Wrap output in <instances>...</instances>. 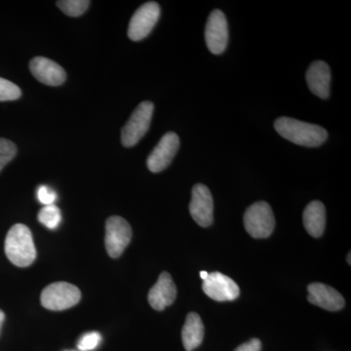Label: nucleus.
I'll return each mask as SVG.
<instances>
[{"label":"nucleus","instance_id":"nucleus-1","mask_svg":"<svg viewBox=\"0 0 351 351\" xmlns=\"http://www.w3.org/2000/svg\"><path fill=\"white\" fill-rule=\"evenodd\" d=\"M274 128L281 137L302 147H320L328 138V132L323 127L291 117L276 119Z\"/></svg>","mask_w":351,"mask_h":351},{"label":"nucleus","instance_id":"nucleus-2","mask_svg":"<svg viewBox=\"0 0 351 351\" xmlns=\"http://www.w3.org/2000/svg\"><path fill=\"white\" fill-rule=\"evenodd\" d=\"M5 254L13 265L29 267L36 261V250L29 228L17 223L10 228L5 239Z\"/></svg>","mask_w":351,"mask_h":351},{"label":"nucleus","instance_id":"nucleus-3","mask_svg":"<svg viewBox=\"0 0 351 351\" xmlns=\"http://www.w3.org/2000/svg\"><path fill=\"white\" fill-rule=\"evenodd\" d=\"M244 226L254 239L270 237L276 228V219L269 203L258 201L251 205L244 214Z\"/></svg>","mask_w":351,"mask_h":351},{"label":"nucleus","instance_id":"nucleus-4","mask_svg":"<svg viewBox=\"0 0 351 351\" xmlns=\"http://www.w3.org/2000/svg\"><path fill=\"white\" fill-rule=\"evenodd\" d=\"M154 105L152 101H143L136 108L122 128L121 142L125 147H132L140 142L151 126Z\"/></svg>","mask_w":351,"mask_h":351},{"label":"nucleus","instance_id":"nucleus-5","mask_svg":"<svg viewBox=\"0 0 351 351\" xmlns=\"http://www.w3.org/2000/svg\"><path fill=\"white\" fill-rule=\"evenodd\" d=\"M82 299L80 289L73 284L56 282L50 284L41 293V304L53 311H61L77 304Z\"/></svg>","mask_w":351,"mask_h":351},{"label":"nucleus","instance_id":"nucleus-6","mask_svg":"<svg viewBox=\"0 0 351 351\" xmlns=\"http://www.w3.org/2000/svg\"><path fill=\"white\" fill-rule=\"evenodd\" d=\"M160 17V6L157 2L143 4L132 16L129 23L128 36L131 40L140 41L147 38L156 27Z\"/></svg>","mask_w":351,"mask_h":351},{"label":"nucleus","instance_id":"nucleus-7","mask_svg":"<svg viewBox=\"0 0 351 351\" xmlns=\"http://www.w3.org/2000/svg\"><path fill=\"white\" fill-rule=\"evenodd\" d=\"M132 228L121 217L112 216L106 223V248L110 257H120L130 243Z\"/></svg>","mask_w":351,"mask_h":351},{"label":"nucleus","instance_id":"nucleus-8","mask_svg":"<svg viewBox=\"0 0 351 351\" xmlns=\"http://www.w3.org/2000/svg\"><path fill=\"white\" fill-rule=\"evenodd\" d=\"M205 40L210 52L219 55L225 52L228 43V25L226 15L221 10L210 14L205 27Z\"/></svg>","mask_w":351,"mask_h":351},{"label":"nucleus","instance_id":"nucleus-9","mask_svg":"<svg viewBox=\"0 0 351 351\" xmlns=\"http://www.w3.org/2000/svg\"><path fill=\"white\" fill-rule=\"evenodd\" d=\"M189 213L202 228L211 226L214 221V202L211 191L205 184H197L193 186Z\"/></svg>","mask_w":351,"mask_h":351},{"label":"nucleus","instance_id":"nucleus-10","mask_svg":"<svg viewBox=\"0 0 351 351\" xmlns=\"http://www.w3.org/2000/svg\"><path fill=\"white\" fill-rule=\"evenodd\" d=\"M179 147L180 138L177 134L174 132L166 133L147 157V168L152 173L165 170L172 162Z\"/></svg>","mask_w":351,"mask_h":351},{"label":"nucleus","instance_id":"nucleus-11","mask_svg":"<svg viewBox=\"0 0 351 351\" xmlns=\"http://www.w3.org/2000/svg\"><path fill=\"white\" fill-rule=\"evenodd\" d=\"M202 289L208 297L217 302L234 301L240 295L239 285L221 272L209 274L203 281Z\"/></svg>","mask_w":351,"mask_h":351},{"label":"nucleus","instance_id":"nucleus-12","mask_svg":"<svg viewBox=\"0 0 351 351\" xmlns=\"http://www.w3.org/2000/svg\"><path fill=\"white\" fill-rule=\"evenodd\" d=\"M307 300L314 306L328 311H339L345 306V299L336 289L323 283H313L307 286Z\"/></svg>","mask_w":351,"mask_h":351},{"label":"nucleus","instance_id":"nucleus-13","mask_svg":"<svg viewBox=\"0 0 351 351\" xmlns=\"http://www.w3.org/2000/svg\"><path fill=\"white\" fill-rule=\"evenodd\" d=\"M32 75L43 84L59 86L66 82L64 69L52 60L44 57H36L29 63Z\"/></svg>","mask_w":351,"mask_h":351},{"label":"nucleus","instance_id":"nucleus-14","mask_svg":"<svg viewBox=\"0 0 351 351\" xmlns=\"http://www.w3.org/2000/svg\"><path fill=\"white\" fill-rule=\"evenodd\" d=\"M306 83L311 91L320 99L329 98L331 92V71L323 61L313 62L306 71Z\"/></svg>","mask_w":351,"mask_h":351},{"label":"nucleus","instance_id":"nucleus-15","mask_svg":"<svg viewBox=\"0 0 351 351\" xmlns=\"http://www.w3.org/2000/svg\"><path fill=\"white\" fill-rule=\"evenodd\" d=\"M177 297V288L172 276L164 271L158 277V280L149 290V302L152 308L161 311L171 306Z\"/></svg>","mask_w":351,"mask_h":351},{"label":"nucleus","instance_id":"nucleus-16","mask_svg":"<svg viewBox=\"0 0 351 351\" xmlns=\"http://www.w3.org/2000/svg\"><path fill=\"white\" fill-rule=\"evenodd\" d=\"M304 225L306 232L318 239L323 234L326 226V209L320 201H313L304 212Z\"/></svg>","mask_w":351,"mask_h":351},{"label":"nucleus","instance_id":"nucleus-17","mask_svg":"<svg viewBox=\"0 0 351 351\" xmlns=\"http://www.w3.org/2000/svg\"><path fill=\"white\" fill-rule=\"evenodd\" d=\"M204 339V325L197 313H191L186 316L182 330V345L186 351H193L202 343Z\"/></svg>","mask_w":351,"mask_h":351},{"label":"nucleus","instance_id":"nucleus-18","mask_svg":"<svg viewBox=\"0 0 351 351\" xmlns=\"http://www.w3.org/2000/svg\"><path fill=\"white\" fill-rule=\"evenodd\" d=\"M38 221L49 230H56L62 221L61 210L56 205H47L39 211Z\"/></svg>","mask_w":351,"mask_h":351},{"label":"nucleus","instance_id":"nucleus-19","mask_svg":"<svg viewBox=\"0 0 351 351\" xmlns=\"http://www.w3.org/2000/svg\"><path fill=\"white\" fill-rule=\"evenodd\" d=\"M57 5L66 15L78 17L87 10L90 1L87 0H62L58 1Z\"/></svg>","mask_w":351,"mask_h":351},{"label":"nucleus","instance_id":"nucleus-20","mask_svg":"<svg viewBox=\"0 0 351 351\" xmlns=\"http://www.w3.org/2000/svg\"><path fill=\"white\" fill-rule=\"evenodd\" d=\"M21 96L22 91L17 85L0 77V101L18 100Z\"/></svg>","mask_w":351,"mask_h":351},{"label":"nucleus","instance_id":"nucleus-21","mask_svg":"<svg viewBox=\"0 0 351 351\" xmlns=\"http://www.w3.org/2000/svg\"><path fill=\"white\" fill-rule=\"evenodd\" d=\"M17 154V147L11 141L0 138V172Z\"/></svg>","mask_w":351,"mask_h":351},{"label":"nucleus","instance_id":"nucleus-22","mask_svg":"<svg viewBox=\"0 0 351 351\" xmlns=\"http://www.w3.org/2000/svg\"><path fill=\"white\" fill-rule=\"evenodd\" d=\"M101 343V336L100 332H86L78 341L77 348L80 351H91L96 350Z\"/></svg>","mask_w":351,"mask_h":351},{"label":"nucleus","instance_id":"nucleus-23","mask_svg":"<svg viewBox=\"0 0 351 351\" xmlns=\"http://www.w3.org/2000/svg\"><path fill=\"white\" fill-rule=\"evenodd\" d=\"M38 198L41 204L52 205L57 199V193L47 186H40L38 189Z\"/></svg>","mask_w":351,"mask_h":351},{"label":"nucleus","instance_id":"nucleus-24","mask_svg":"<svg viewBox=\"0 0 351 351\" xmlns=\"http://www.w3.org/2000/svg\"><path fill=\"white\" fill-rule=\"evenodd\" d=\"M262 343L258 339H252L243 345L239 346L234 351H261Z\"/></svg>","mask_w":351,"mask_h":351},{"label":"nucleus","instance_id":"nucleus-25","mask_svg":"<svg viewBox=\"0 0 351 351\" xmlns=\"http://www.w3.org/2000/svg\"><path fill=\"white\" fill-rule=\"evenodd\" d=\"M4 319H5V314L0 309V330H1L2 324H3Z\"/></svg>","mask_w":351,"mask_h":351},{"label":"nucleus","instance_id":"nucleus-26","mask_svg":"<svg viewBox=\"0 0 351 351\" xmlns=\"http://www.w3.org/2000/svg\"><path fill=\"white\" fill-rule=\"evenodd\" d=\"M208 276H209V274H208L207 271H201L200 272V277H201V278H202L203 281H204L205 279H206Z\"/></svg>","mask_w":351,"mask_h":351},{"label":"nucleus","instance_id":"nucleus-27","mask_svg":"<svg viewBox=\"0 0 351 351\" xmlns=\"http://www.w3.org/2000/svg\"><path fill=\"white\" fill-rule=\"evenodd\" d=\"M350 257H351V254H348V265H351V261H350Z\"/></svg>","mask_w":351,"mask_h":351}]
</instances>
